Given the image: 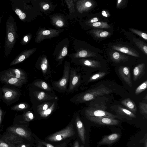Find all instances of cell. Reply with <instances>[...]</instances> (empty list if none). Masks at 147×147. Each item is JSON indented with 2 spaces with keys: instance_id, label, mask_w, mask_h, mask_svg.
Listing matches in <instances>:
<instances>
[{
  "instance_id": "f35d334b",
  "label": "cell",
  "mask_w": 147,
  "mask_h": 147,
  "mask_svg": "<svg viewBox=\"0 0 147 147\" xmlns=\"http://www.w3.org/2000/svg\"><path fill=\"white\" fill-rule=\"evenodd\" d=\"M12 94V92L11 91H8L5 93V96L6 98L10 97L11 96Z\"/></svg>"
},
{
  "instance_id": "db71d44e",
  "label": "cell",
  "mask_w": 147,
  "mask_h": 147,
  "mask_svg": "<svg viewBox=\"0 0 147 147\" xmlns=\"http://www.w3.org/2000/svg\"><path fill=\"white\" fill-rule=\"evenodd\" d=\"M37 147H42L40 146H39Z\"/></svg>"
},
{
  "instance_id": "484cf974",
  "label": "cell",
  "mask_w": 147,
  "mask_h": 147,
  "mask_svg": "<svg viewBox=\"0 0 147 147\" xmlns=\"http://www.w3.org/2000/svg\"><path fill=\"white\" fill-rule=\"evenodd\" d=\"M52 104L50 102H46L38 105L37 107V111L38 113L44 111L50 107Z\"/></svg>"
},
{
  "instance_id": "44dd1931",
  "label": "cell",
  "mask_w": 147,
  "mask_h": 147,
  "mask_svg": "<svg viewBox=\"0 0 147 147\" xmlns=\"http://www.w3.org/2000/svg\"><path fill=\"white\" fill-rule=\"evenodd\" d=\"M92 32L95 36L100 38L106 37L109 34L108 32L100 30H93Z\"/></svg>"
},
{
  "instance_id": "277c9868",
  "label": "cell",
  "mask_w": 147,
  "mask_h": 147,
  "mask_svg": "<svg viewBox=\"0 0 147 147\" xmlns=\"http://www.w3.org/2000/svg\"><path fill=\"white\" fill-rule=\"evenodd\" d=\"M85 114L86 116L102 117L113 119L118 117L117 115L104 110L93 108L87 109L85 111Z\"/></svg>"
},
{
  "instance_id": "8992f818",
  "label": "cell",
  "mask_w": 147,
  "mask_h": 147,
  "mask_svg": "<svg viewBox=\"0 0 147 147\" xmlns=\"http://www.w3.org/2000/svg\"><path fill=\"white\" fill-rule=\"evenodd\" d=\"M69 66L65 65L62 77L55 83V85L57 87L61 90L66 89L69 79Z\"/></svg>"
},
{
  "instance_id": "4fadbf2b",
  "label": "cell",
  "mask_w": 147,
  "mask_h": 147,
  "mask_svg": "<svg viewBox=\"0 0 147 147\" xmlns=\"http://www.w3.org/2000/svg\"><path fill=\"white\" fill-rule=\"evenodd\" d=\"M32 50L24 51L20 53L11 63L12 65L19 63L28 57L32 53Z\"/></svg>"
},
{
  "instance_id": "ffe728a7",
  "label": "cell",
  "mask_w": 147,
  "mask_h": 147,
  "mask_svg": "<svg viewBox=\"0 0 147 147\" xmlns=\"http://www.w3.org/2000/svg\"><path fill=\"white\" fill-rule=\"evenodd\" d=\"M55 107V103H53L51 106L46 110L38 113L40 116L42 117H46L51 114Z\"/></svg>"
},
{
  "instance_id": "bcb514c9",
  "label": "cell",
  "mask_w": 147,
  "mask_h": 147,
  "mask_svg": "<svg viewBox=\"0 0 147 147\" xmlns=\"http://www.w3.org/2000/svg\"><path fill=\"white\" fill-rule=\"evenodd\" d=\"M0 147H8V145L4 143H1L0 144Z\"/></svg>"
},
{
  "instance_id": "d4e9b609",
  "label": "cell",
  "mask_w": 147,
  "mask_h": 147,
  "mask_svg": "<svg viewBox=\"0 0 147 147\" xmlns=\"http://www.w3.org/2000/svg\"><path fill=\"white\" fill-rule=\"evenodd\" d=\"M147 87V81L146 80L136 88L135 91L136 94H138L145 90Z\"/></svg>"
},
{
  "instance_id": "f907efd6",
  "label": "cell",
  "mask_w": 147,
  "mask_h": 147,
  "mask_svg": "<svg viewBox=\"0 0 147 147\" xmlns=\"http://www.w3.org/2000/svg\"><path fill=\"white\" fill-rule=\"evenodd\" d=\"M144 147H147V138H146V140L145 141L144 145Z\"/></svg>"
},
{
  "instance_id": "7a4b0ae2",
  "label": "cell",
  "mask_w": 147,
  "mask_h": 147,
  "mask_svg": "<svg viewBox=\"0 0 147 147\" xmlns=\"http://www.w3.org/2000/svg\"><path fill=\"white\" fill-rule=\"evenodd\" d=\"M112 92V90L101 85L82 94L78 97L76 100L80 102L88 101L93 100L98 96L108 94Z\"/></svg>"
},
{
  "instance_id": "8fae6325",
  "label": "cell",
  "mask_w": 147,
  "mask_h": 147,
  "mask_svg": "<svg viewBox=\"0 0 147 147\" xmlns=\"http://www.w3.org/2000/svg\"><path fill=\"white\" fill-rule=\"evenodd\" d=\"M80 77L77 75L74 69H71L70 75V82L69 91L73 90L78 85L80 80Z\"/></svg>"
},
{
  "instance_id": "cb8c5ba5",
  "label": "cell",
  "mask_w": 147,
  "mask_h": 147,
  "mask_svg": "<svg viewBox=\"0 0 147 147\" xmlns=\"http://www.w3.org/2000/svg\"><path fill=\"white\" fill-rule=\"evenodd\" d=\"M92 26L94 27L102 28H109L110 26L106 22H97L92 24Z\"/></svg>"
},
{
  "instance_id": "2e32d148",
  "label": "cell",
  "mask_w": 147,
  "mask_h": 147,
  "mask_svg": "<svg viewBox=\"0 0 147 147\" xmlns=\"http://www.w3.org/2000/svg\"><path fill=\"white\" fill-rule=\"evenodd\" d=\"M117 112L119 114L130 118H135L136 115L128 109H125L120 106L118 107Z\"/></svg>"
},
{
  "instance_id": "816d5d0a",
  "label": "cell",
  "mask_w": 147,
  "mask_h": 147,
  "mask_svg": "<svg viewBox=\"0 0 147 147\" xmlns=\"http://www.w3.org/2000/svg\"><path fill=\"white\" fill-rule=\"evenodd\" d=\"M1 17H0V27L1 22Z\"/></svg>"
},
{
  "instance_id": "74e56055",
  "label": "cell",
  "mask_w": 147,
  "mask_h": 147,
  "mask_svg": "<svg viewBox=\"0 0 147 147\" xmlns=\"http://www.w3.org/2000/svg\"><path fill=\"white\" fill-rule=\"evenodd\" d=\"M63 22L62 21L60 20H58L56 22L57 25L59 27H61L63 25Z\"/></svg>"
},
{
  "instance_id": "83f0119b",
  "label": "cell",
  "mask_w": 147,
  "mask_h": 147,
  "mask_svg": "<svg viewBox=\"0 0 147 147\" xmlns=\"http://www.w3.org/2000/svg\"><path fill=\"white\" fill-rule=\"evenodd\" d=\"M96 55V54L94 53H89L85 50L80 51L78 54V56L80 57L95 56Z\"/></svg>"
},
{
  "instance_id": "c3c4849f",
  "label": "cell",
  "mask_w": 147,
  "mask_h": 147,
  "mask_svg": "<svg viewBox=\"0 0 147 147\" xmlns=\"http://www.w3.org/2000/svg\"><path fill=\"white\" fill-rule=\"evenodd\" d=\"M18 107L20 109H23L25 108V106L24 104H20L19 105Z\"/></svg>"
},
{
  "instance_id": "1f68e13d",
  "label": "cell",
  "mask_w": 147,
  "mask_h": 147,
  "mask_svg": "<svg viewBox=\"0 0 147 147\" xmlns=\"http://www.w3.org/2000/svg\"><path fill=\"white\" fill-rule=\"evenodd\" d=\"M15 13L19 16V18L21 20L24 19L26 17V15L25 13L22 12L19 9H17L15 10Z\"/></svg>"
},
{
  "instance_id": "7c38bea8",
  "label": "cell",
  "mask_w": 147,
  "mask_h": 147,
  "mask_svg": "<svg viewBox=\"0 0 147 147\" xmlns=\"http://www.w3.org/2000/svg\"><path fill=\"white\" fill-rule=\"evenodd\" d=\"M121 103L132 113H135L136 112L137 108L136 105L129 98L125 99L122 101Z\"/></svg>"
},
{
  "instance_id": "7dc6e473",
  "label": "cell",
  "mask_w": 147,
  "mask_h": 147,
  "mask_svg": "<svg viewBox=\"0 0 147 147\" xmlns=\"http://www.w3.org/2000/svg\"><path fill=\"white\" fill-rule=\"evenodd\" d=\"M74 147H79V143L77 140L75 142Z\"/></svg>"
},
{
  "instance_id": "f6af8a7d",
  "label": "cell",
  "mask_w": 147,
  "mask_h": 147,
  "mask_svg": "<svg viewBox=\"0 0 147 147\" xmlns=\"http://www.w3.org/2000/svg\"><path fill=\"white\" fill-rule=\"evenodd\" d=\"M102 14L105 17H108V14L107 13L106 11L104 10L102 11L101 12Z\"/></svg>"
},
{
  "instance_id": "7bdbcfd3",
  "label": "cell",
  "mask_w": 147,
  "mask_h": 147,
  "mask_svg": "<svg viewBox=\"0 0 147 147\" xmlns=\"http://www.w3.org/2000/svg\"><path fill=\"white\" fill-rule=\"evenodd\" d=\"M42 143L45 145L47 147H54L52 145L49 143H47L45 142H42Z\"/></svg>"
},
{
  "instance_id": "9a60e30c",
  "label": "cell",
  "mask_w": 147,
  "mask_h": 147,
  "mask_svg": "<svg viewBox=\"0 0 147 147\" xmlns=\"http://www.w3.org/2000/svg\"><path fill=\"white\" fill-rule=\"evenodd\" d=\"M144 66V63H142L137 65L134 68L133 70V78L134 81L137 80L142 74Z\"/></svg>"
},
{
  "instance_id": "ac0fdd59",
  "label": "cell",
  "mask_w": 147,
  "mask_h": 147,
  "mask_svg": "<svg viewBox=\"0 0 147 147\" xmlns=\"http://www.w3.org/2000/svg\"><path fill=\"white\" fill-rule=\"evenodd\" d=\"M83 64L87 66L93 68H100L101 67L100 63L94 60H86L83 61Z\"/></svg>"
},
{
  "instance_id": "7402d4cb",
  "label": "cell",
  "mask_w": 147,
  "mask_h": 147,
  "mask_svg": "<svg viewBox=\"0 0 147 147\" xmlns=\"http://www.w3.org/2000/svg\"><path fill=\"white\" fill-rule=\"evenodd\" d=\"M34 85L44 90L50 91L51 90L50 87L45 82L43 81H38L35 82Z\"/></svg>"
},
{
  "instance_id": "52a82bcc",
  "label": "cell",
  "mask_w": 147,
  "mask_h": 147,
  "mask_svg": "<svg viewBox=\"0 0 147 147\" xmlns=\"http://www.w3.org/2000/svg\"><path fill=\"white\" fill-rule=\"evenodd\" d=\"M118 71L123 80L129 86L132 87V81L129 67H128L121 66L119 67Z\"/></svg>"
},
{
  "instance_id": "f546056e",
  "label": "cell",
  "mask_w": 147,
  "mask_h": 147,
  "mask_svg": "<svg viewBox=\"0 0 147 147\" xmlns=\"http://www.w3.org/2000/svg\"><path fill=\"white\" fill-rule=\"evenodd\" d=\"M139 108L141 113L144 115L147 114V104L146 103L141 102L139 104Z\"/></svg>"
},
{
  "instance_id": "8d00e7d4",
  "label": "cell",
  "mask_w": 147,
  "mask_h": 147,
  "mask_svg": "<svg viewBox=\"0 0 147 147\" xmlns=\"http://www.w3.org/2000/svg\"><path fill=\"white\" fill-rule=\"evenodd\" d=\"M16 77L17 79L19 78L21 76V72L20 70L18 69H16L15 70Z\"/></svg>"
},
{
  "instance_id": "ee69618b",
  "label": "cell",
  "mask_w": 147,
  "mask_h": 147,
  "mask_svg": "<svg viewBox=\"0 0 147 147\" xmlns=\"http://www.w3.org/2000/svg\"><path fill=\"white\" fill-rule=\"evenodd\" d=\"M50 7L49 5L48 4L44 5L43 6V8L44 10H47Z\"/></svg>"
},
{
  "instance_id": "681fc988",
  "label": "cell",
  "mask_w": 147,
  "mask_h": 147,
  "mask_svg": "<svg viewBox=\"0 0 147 147\" xmlns=\"http://www.w3.org/2000/svg\"><path fill=\"white\" fill-rule=\"evenodd\" d=\"M23 40L25 42H27L28 40V36H25L23 38Z\"/></svg>"
},
{
  "instance_id": "ba28073f",
  "label": "cell",
  "mask_w": 147,
  "mask_h": 147,
  "mask_svg": "<svg viewBox=\"0 0 147 147\" xmlns=\"http://www.w3.org/2000/svg\"><path fill=\"white\" fill-rule=\"evenodd\" d=\"M121 135L118 133H114L105 136L97 143V147L103 145H111L117 141L120 138Z\"/></svg>"
},
{
  "instance_id": "3957f363",
  "label": "cell",
  "mask_w": 147,
  "mask_h": 147,
  "mask_svg": "<svg viewBox=\"0 0 147 147\" xmlns=\"http://www.w3.org/2000/svg\"><path fill=\"white\" fill-rule=\"evenodd\" d=\"M75 134L73 126L71 124L63 129L50 135L47 139L52 142L59 141L72 136Z\"/></svg>"
},
{
  "instance_id": "f5cc1de1",
  "label": "cell",
  "mask_w": 147,
  "mask_h": 147,
  "mask_svg": "<svg viewBox=\"0 0 147 147\" xmlns=\"http://www.w3.org/2000/svg\"><path fill=\"white\" fill-rule=\"evenodd\" d=\"M22 147H26V146L24 145H23Z\"/></svg>"
},
{
  "instance_id": "9c48e42d",
  "label": "cell",
  "mask_w": 147,
  "mask_h": 147,
  "mask_svg": "<svg viewBox=\"0 0 147 147\" xmlns=\"http://www.w3.org/2000/svg\"><path fill=\"white\" fill-rule=\"evenodd\" d=\"M113 49L134 57H138L139 54L134 49L126 46L117 45L112 46Z\"/></svg>"
},
{
  "instance_id": "f1b7e54d",
  "label": "cell",
  "mask_w": 147,
  "mask_h": 147,
  "mask_svg": "<svg viewBox=\"0 0 147 147\" xmlns=\"http://www.w3.org/2000/svg\"><path fill=\"white\" fill-rule=\"evenodd\" d=\"M48 61L46 58L42 60L40 65V67L43 73L45 74L47 71L48 69Z\"/></svg>"
},
{
  "instance_id": "603a6c76",
  "label": "cell",
  "mask_w": 147,
  "mask_h": 147,
  "mask_svg": "<svg viewBox=\"0 0 147 147\" xmlns=\"http://www.w3.org/2000/svg\"><path fill=\"white\" fill-rule=\"evenodd\" d=\"M106 74L105 72L101 71L94 74L90 78L88 82H92L99 79L104 76Z\"/></svg>"
},
{
  "instance_id": "d6a6232c",
  "label": "cell",
  "mask_w": 147,
  "mask_h": 147,
  "mask_svg": "<svg viewBox=\"0 0 147 147\" xmlns=\"http://www.w3.org/2000/svg\"><path fill=\"white\" fill-rule=\"evenodd\" d=\"M16 131L17 134L21 136H24L26 134L25 130L21 128H18L16 129Z\"/></svg>"
},
{
  "instance_id": "e0dca14e",
  "label": "cell",
  "mask_w": 147,
  "mask_h": 147,
  "mask_svg": "<svg viewBox=\"0 0 147 147\" xmlns=\"http://www.w3.org/2000/svg\"><path fill=\"white\" fill-rule=\"evenodd\" d=\"M35 95L37 99L40 101L50 100L54 98L53 97L43 91L37 92L35 93Z\"/></svg>"
},
{
  "instance_id": "e575fe53",
  "label": "cell",
  "mask_w": 147,
  "mask_h": 147,
  "mask_svg": "<svg viewBox=\"0 0 147 147\" xmlns=\"http://www.w3.org/2000/svg\"><path fill=\"white\" fill-rule=\"evenodd\" d=\"M125 1L123 0H118L117 1V7L119 8L122 6L124 4V3H125L124 2Z\"/></svg>"
},
{
  "instance_id": "4dcf8cb0",
  "label": "cell",
  "mask_w": 147,
  "mask_h": 147,
  "mask_svg": "<svg viewBox=\"0 0 147 147\" xmlns=\"http://www.w3.org/2000/svg\"><path fill=\"white\" fill-rule=\"evenodd\" d=\"M93 6L92 3L90 1H87L83 3L81 9L83 10L89 9Z\"/></svg>"
},
{
  "instance_id": "5b68a950",
  "label": "cell",
  "mask_w": 147,
  "mask_h": 147,
  "mask_svg": "<svg viewBox=\"0 0 147 147\" xmlns=\"http://www.w3.org/2000/svg\"><path fill=\"white\" fill-rule=\"evenodd\" d=\"M90 121L98 124L105 125H118L120 121L115 119L102 117L86 116Z\"/></svg>"
},
{
  "instance_id": "5bb4252c",
  "label": "cell",
  "mask_w": 147,
  "mask_h": 147,
  "mask_svg": "<svg viewBox=\"0 0 147 147\" xmlns=\"http://www.w3.org/2000/svg\"><path fill=\"white\" fill-rule=\"evenodd\" d=\"M111 59L113 61L116 62L126 61L128 59V57L117 52H113L110 55Z\"/></svg>"
},
{
  "instance_id": "ab89813d",
  "label": "cell",
  "mask_w": 147,
  "mask_h": 147,
  "mask_svg": "<svg viewBox=\"0 0 147 147\" xmlns=\"http://www.w3.org/2000/svg\"><path fill=\"white\" fill-rule=\"evenodd\" d=\"M98 20V18L96 17H94L92 19L90 20V22L91 23H94L97 22Z\"/></svg>"
},
{
  "instance_id": "11a10c76",
  "label": "cell",
  "mask_w": 147,
  "mask_h": 147,
  "mask_svg": "<svg viewBox=\"0 0 147 147\" xmlns=\"http://www.w3.org/2000/svg\"><path fill=\"white\" fill-rule=\"evenodd\" d=\"M81 147H84V146H82H82H81Z\"/></svg>"
},
{
  "instance_id": "30bf717a",
  "label": "cell",
  "mask_w": 147,
  "mask_h": 147,
  "mask_svg": "<svg viewBox=\"0 0 147 147\" xmlns=\"http://www.w3.org/2000/svg\"><path fill=\"white\" fill-rule=\"evenodd\" d=\"M76 122L79 136L83 144L85 143V130L84 125L78 116H77Z\"/></svg>"
},
{
  "instance_id": "836d02e7",
  "label": "cell",
  "mask_w": 147,
  "mask_h": 147,
  "mask_svg": "<svg viewBox=\"0 0 147 147\" xmlns=\"http://www.w3.org/2000/svg\"><path fill=\"white\" fill-rule=\"evenodd\" d=\"M18 81L17 78H12L9 79L8 81V83L11 84H13L17 83Z\"/></svg>"
},
{
  "instance_id": "d590c367",
  "label": "cell",
  "mask_w": 147,
  "mask_h": 147,
  "mask_svg": "<svg viewBox=\"0 0 147 147\" xmlns=\"http://www.w3.org/2000/svg\"><path fill=\"white\" fill-rule=\"evenodd\" d=\"M67 49L66 47H65L63 49L61 55L63 57L65 56L67 54Z\"/></svg>"
},
{
  "instance_id": "d6986e66",
  "label": "cell",
  "mask_w": 147,
  "mask_h": 147,
  "mask_svg": "<svg viewBox=\"0 0 147 147\" xmlns=\"http://www.w3.org/2000/svg\"><path fill=\"white\" fill-rule=\"evenodd\" d=\"M133 41L138 47L146 55L147 54V46L140 40L134 38Z\"/></svg>"
},
{
  "instance_id": "6da1fadb",
  "label": "cell",
  "mask_w": 147,
  "mask_h": 147,
  "mask_svg": "<svg viewBox=\"0 0 147 147\" xmlns=\"http://www.w3.org/2000/svg\"><path fill=\"white\" fill-rule=\"evenodd\" d=\"M6 34L4 45L5 55L10 54L14 47L16 39L17 27L14 19L10 16L6 24Z\"/></svg>"
},
{
  "instance_id": "4316f807",
  "label": "cell",
  "mask_w": 147,
  "mask_h": 147,
  "mask_svg": "<svg viewBox=\"0 0 147 147\" xmlns=\"http://www.w3.org/2000/svg\"><path fill=\"white\" fill-rule=\"evenodd\" d=\"M129 29L130 31L133 33L136 34L145 40H147V34L146 33L133 28H129Z\"/></svg>"
},
{
  "instance_id": "b9f144b4",
  "label": "cell",
  "mask_w": 147,
  "mask_h": 147,
  "mask_svg": "<svg viewBox=\"0 0 147 147\" xmlns=\"http://www.w3.org/2000/svg\"><path fill=\"white\" fill-rule=\"evenodd\" d=\"M51 33V31L49 30H45L42 32V34L43 35H46L49 34Z\"/></svg>"
},
{
  "instance_id": "60d3db41",
  "label": "cell",
  "mask_w": 147,
  "mask_h": 147,
  "mask_svg": "<svg viewBox=\"0 0 147 147\" xmlns=\"http://www.w3.org/2000/svg\"><path fill=\"white\" fill-rule=\"evenodd\" d=\"M27 115L28 116V117L30 120H32L34 118V116L33 114L31 112L28 113L27 114Z\"/></svg>"
}]
</instances>
